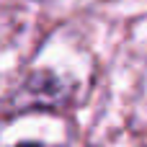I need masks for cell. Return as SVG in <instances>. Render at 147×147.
I'll list each match as a JSON object with an SVG mask.
<instances>
[{"label":"cell","instance_id":"obj_1","mask_svg":"<svg viewBox=\"0 0 147 147\" xmlns=\"http://www.w3.org/2000/svg\"><path fill=\"white\" fill-rule=\"evenodd\" d=\"M70 98V88L49 70H39L31 72L21 88V93L13 98L21 109H54L67 103Z\"/></svg>","mask_w":147,"mask_h":147},{"label":"cell","instance_id":"obj_2","mask_svg":"<svg viewBox=\"0 0 147 147\" xmlns=\"http://www.w3.org/2000/svg\"><path fill=\"white\" fill-rule=\"evenodd\" d=\"M16 147H41V145H28V142H23V145H16Z\"/></svg>","mask_w":147,"mask_h":147}]
</instances>
